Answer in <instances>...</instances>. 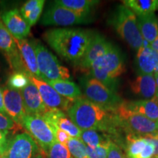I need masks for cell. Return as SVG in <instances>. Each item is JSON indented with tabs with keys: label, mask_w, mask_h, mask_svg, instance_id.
Returning <instances> with one entry per match:
<instances>
[{
	"label": "cell",
	"mask_w": 158,
	"mask_h": 158,
	"mask_svg": "<svg viewBox=\"0 0 158 158\" xmlns=\"http://www.w3.org/2000/svg\"><path fill=\"white\" fill-rule=\"evenodd\" d=\"M94 34L81 28H57L46 31L43 37L61 58L76 64L84 56Z\"/></svg>",
	"instance_id": "1"
},
{
	"label": "cell",
	"mask_w": 158,
	"mask_h": 158,
	"mask_svg": "<svg viewBox=\"0 0 158 158\" xmlns=\"http://www.w3.org/2000/svg\"><path fill=\"white\" fill-rule=\"evenodd\" d=\"M67 112L71 121L81 130H94L112 133L118 127L114 111L104 109L85 97L75 100Z\"/></svg>",
	"instance_id": "2"
},
{
	"label": "cell",
	"mask_w": 158,
	"mask_h": 158,
	"mask_svg": "<svg viewBox=\"0 0 158 158\" xmlns=\"http://www.w3.org/2000/svg\"><path fill=\"white\" fill-rule=\"evenodd\" d=\"M125 72L123 55L117 47L113 46L97 59L89 70V76L102 82L110 89L116 92V78Z\"/></svg>",
	"instance_id": "3"
},
{
	"label": "cell",
	"mask_w": 158,
	"mask_h": 158,
	"mask_svg": "<svg viewBox=\"0 0 158 158\" xmlns=\"http://www.w3.org/2000/svg\"><path fill=\"white\" fill-rule=\"evenodd\" d=\"M108 23L135 51L143 45V38L138 27L137 16L124 5H119L112 11Z\"/></svg>",
	"instance_id": "4"
},
{
	"label": "cell",
	"mask_w": 158,
	"mask_h": 158,
	"mask_svg": "<svg viewBox=\"0 0 158 158\" xmlns=\"http://www.w3.org/2000/svg\"><path fill=\"white\" fill-rule=\"evenodd\" d=\"M80 83L85 98L104 109L114 111L123 102L116 92L92 77H82Z\"/></svg>",
	"instance_id": "5"
},
{
	"label": "cell",
	"mask_w": 158,
	"mask_h": 158,
	"mask_svg": "<svg viewBox=\"0 0 158 158\" xmlns=\"http://www.w3.org/2000/svg\"><path fill=\"white\" fill-rule=\"evenodd\" d=\"M37 55V65L40 78L45 81L55 80L68 81L71 78L70 71L62 66L58 59L39 41H31Z\"/></svg>",
	"instance_id": "6"
},
{
	"label": "cell",
	"mask_w": 158,
	"mask_h": 158,
	"mask_svg": "<svg viewBox=\"0 0 158 158\" xmlns=\"http://www.w3.org/2000/svg\"><path fill=\"white\" fill-rule=\"evenodd\" d=\"M114 112L118 126L129 134L137 136L158 134L157 122L130 111L124 107L122 102Z\"/></svg>",
	"instance_id": "7"
},
{
	"label": "cell",
	"mask_w": 158,
	"mask_h": 158,
	"mask_svg": "<svg viewBox=\"0 0 158 158\" xmlns=\"http://www.w3.org/2000/svg\"><path fill=\"white\" fill-rule=\"evenodd\" d=\"M92 21L89 15L77 13L54 3L47 9L41 19V23L43 25L57 27L85 24Z\"/></svg>",
	"instance_id": "8"
},
{
	"label": "cell",
	"mask_w": 158,
	"mask_h": 158,
	"mask_svg": "<svg viewBox=\"0 0 158 158\" xmlns=\"http://www.w3.org/2000/svg\"><path fill=\"white\" fill-rule=\"evenodd\" d=\"M22 127L27 130L29 135L45 154L51 144L56 141L52 128L42 116L27 115Z\"/></svg>",
	"instance_id": "9"
},
{
	"label": "cell",
	"mask_w": 158,
	"mask_h": 158,
	"mask_svg": "<svg viewBox=\"0 0 158 158\" xmlns=\"http://www.w3.org/2000/svg\"><path fill=\"white\" fill-rule=\"evenodd\" d=\"M29 80L38 89L45 106L48 109H58L68 111L74 101L60 95L51 85L43 79L29 76Z\"/></svg>",
	"instance_id": "10"
},
{
	"label": "cell",
	"mask_w": 158,
	"mask_h": 158,
	"mask_svg": "<svg viewBox=\"0 0 158 158\" xmlns=\"http://www.w3.org/2000/svg\"><path fill=\"white\" fill-rule=\"evenodd\" d=\"M39 152L35 140L28 133H22L10 140L5 153L8 158H32Z\"/></svg>",
	"instance_id": "11"
},
{
	"label": "cell",
	"mask_w": 158,
	"mask_h": 158,
	"mask_svg": "<svg viewBox=\"0 0 158 158\" xmlns=\"http://www.w3.org/2000/svg\"><path fill=\"white\" fill-rule=\"evenodd\" d=\"M5 113L17 124L22 126L27 116L21 91L7 87L2 91Z\"/></svg>",
	"instance_id": "12"
},
{
	"label": "cell",
	"mask_w": 158,
	"mask_h": 158,
	"mask_svg": "<svg viewBox=\"0 0 158 158\" xmlns=\"http://www.w3.org/2000/svg\"><path fill=\"white\" fill-rule=\"evenodd\" d=\"M0 51L5 55L6 59L13 70L25 73L14 38L5 27L1 18H0Z\"/></svg>",
	"instance_id": "13"
},
{
	"label": "cell",
	"mask_w": 158,
	"mask_h": 158,
	"mask_svg": "<svg viewBox=\"0 0 158 158\" xmlns=\"http://www.w3.org/2000/svg\"><path fill=\"white\" fill-rule=\"evenodd\" d=\"M112 46L113 44L108 42L106 37L95 33L87 51L82 59L76 64V67L81 72L89 73L92 64L99 57L106 54Z\"/></svg>",
	"instance_id": "14"
},
{
	"label": "cell",
	"mask_w": 158,
	"mask_h": 158,
	"mask_svg": "<svg viewBox=\"0 0 158 158\" xmlns=\"http://www.w3.org/2000/svg\"><path fill=\"white\" fill-rule=\"evenodd\" d=\"M1 19L13 38L26 39L30 34L31 27L19 10L13 9L5 12L2 15Z\"/></svg>",
	"instance_id": "15"
},
{
	"label": "cell",
	"mask_w": 158,
	"mask_h": 158,
	"mask_svg": "<svg viewBox=\"0 0 158 158\" xmlns=\"http://www.w3.org/2000/svg\"><path fill=\"white\" fill-rule=\"evenodd\" d=\"M14 40L19 49L20 57L26 73L28 76L40 78L36 52L32 43L27 39L18 40L14 38Z\"/></svg>",
	"instance_id": "16"
},
{
	"label": "cell",
	"mask_w": 158,
	"mask_h": 158,
	"mask_svg": "<svg viewBox=\"0 0 158 158\" xmlns=\"http://www.w3.org/2000/svg\"><path fill=\"white\" fill-rule=\"evenodd\" d=\"M27 115L42 116L48 108L45 106L38 89L32 83L21 90Z\"/></svg>",
	"instance_id": "17"
},
{
	"label": "cell",
	"mask_w": 158,
	"mask_h": 158,
	"mask_svg": "<svg viewBox=\"0 0 158 158\" xmlns=\"http://www.w3.org/2000/svg\"><path fill=\"white\" fill-rule=\"evenodd\" d=\"M136 67L140 75H155L158 65V54L151 47H141L137 51Z\"/></svg>",
	"instance_id": "18"
},
{
	"label": "cell",
	"mask_w": 158,
	"mask_h": 158,
	"mask_svg": "<svg viewBox=\"0 0 158 158\" xmlns=\"http://www.w3.org/2000/svg\"><path fill=\"white\" fill-rule=\"evenodd\" d=\"M132 92L144 100H151L158 96V89L154 75H139L130 82Z\"/></svg>",
	"instance_id": "19"
},
{
	"label": "cell",
	"mask_w": 158,
	"mask_h": 158,
	"mask_svg": "<svg viewBox=\"0 0 158 158\" xmlns=\"http://www.w3.org/2000/svg\"><path fill=\"white\" fill-rule=\"evenodd\" d=\"M124 106L130 111L141 114L152 120L158 121V96L151 100L122 102Z\"/></svg>",
	"instance_id": "20"
},
{
	"label": "cell",
	"mask_w": 158,
	"mask_h": 158,
	"mask_svg": "<svg viewBox=\"0 0 158 158\" xmlns=\"http://www.w3.org/2000/svg\"><path fill=\"white\" fill-rule=\"evenodd\" d=\"M137 23L143 40L150 44L153 43L158 37V20L155 13L137 17Z\"/></svg>",
	"instance_id": "21"
},
{
	"label": "cell",
	"mask_w": 158,
	"mask_h": 158,
	"mask_svg": "<svg viewBox=\"0 0 158 158\" xmlns=\"http://www.w3.org/2000/svg\"><path fill=\"white\" fill-rule=\"evenodd\" d=\"M45 82L51 85L60 95L72 101H75L82 97L81 90L79 86L69 80L48 81Z\"/></svg>",
	"instance_id": "22"
},
{
	"label": "cell",
	"mask_w": 158,
	"mask_h": 158,
	"mask_svg": "<svg viewBox=\"0 0 158 158\" xmlns=\"http://www.w3.org/2000/svg\"><path fill=\"white\" fill-rule=\"evenodd\" d=\"M122 3L137 17L154 14L158 10V0H124Z\"/></svg>",
	"instance_id": "23"
},
{
	"label": "cell",
	"mask_w": 158,
	"mask_h": 158,
	"mask_svg": "<svg viewBox=\"0 0 158 158\" xmlns=\"http://www.w3.org/2000/svg\"><path fill=\"white\" fill-rule=\"evenodd\" d=\"M100 2L94 0H56L54 3L80 14L89 15L90 12Z\"/></svg>",
	"instance_id": "24"
},
{
	"label": "cell",
	"mask_w": 158,
	"mask_h": 158,
	"mask_svg": "<svg viewBox=\"0 0 158 158\" xmlns=\"http://www.w3.org/2000/svg\"><path fill=\"white\" fill-rule=\"evenodd\" d=\"M127 141V158H138L148 143L145 138L133 134H128Z\"/></svg>",
	"instance_id": "25"
},
{
	"label": "cell",
	"mask_w": 158,
	"mask_h": 158,
	"mask_svg": "<svg viewBox=\"0 0 158 158\" xmlns=\"http://www.w3.org/2000/svg\"><path fill=\"white\" fill-rule=\"evenodd\" d=\"M80 139L90 147H96L111 141L109 138H106V136L101 135L94 130H82Z\"/></svg>",
	"instance_id": "26"
},
{
	"label": "cell",
	"mask_w": 158,
	"mask_h": 158,
	"mask_svg": "<svg viewBox=\"0 0 158 158\" xmlns=\"http://www.w3.org/2000/svg\"><path fill=\"white\" fill-rule=\"evenodd\" d=\"M29 76L21 71H15L8 79L9 87L16 90H22L30 84Z\"/></svg>",
	"instance_id": "27"
},
{
	"label": "cell",
	"mask_w": 158,
	"mask_h": 158,
	"mask_svg": "<svg viewBox=\"0 0 158 158\" xmlns=\"http://www.w3.org/2000/svg\"><path fill=\"white\" fill-rule=\"evenodd\" d=\"M73 158H89L86 154V146L79 138H71L67 143Z\"/></svg>",
	"instance_id": "28"
},
{
	"label": "cell",
	"mask_w": 158,
	"mask_h": 158,
	"mask_svg": "<svg viewBox=\"0 0 158 158\" xmlns=\"http://www.w3.org/2000/svg\"><path fill=\"white\" fill-rule=\"evenodd\" d=\"M46 154L48 158H73L68 147L57 141L51 144Z\"/></svg>",
	"instance_id": "29"
},
{
	"label": "cell",
	"mask_w": 158,
	"mask_h": 158,
	"mask_svg": "<svg viewBox=\"0 0 158 158\" xmlns=\"http://www.w3.org/2000/svg\"><path fill=\"white\" fill-rule=\"evenodd\" d=\"M110 143L111 141L96 147H90L86 146V150L88 157L89 158H107Z\"/></svg>",
	"instance_id": "30"
},
{
	"label": "cell",
	"mask_w": 158,
	"mask_h": 158,
	"mask_svg": "<svg viewBox=\"0 0 158 158\" xmlns=\"http://www.w3.org/2000/svg\"><path fill=\"white\" fill-rule=\"evenodd\" d=\"M22 126L17 124L7 114L0 112V130H18L21 129Z\"/></svg>",
	"instance_id": "31"
},
{
	"label": "cell",
	"mask_w": 158,
	"mask_h": 158,
	"mask_svg": "<svg viewBox=\"0 0 158 158\" xmlns=\"http://www.w3.org/2000/svg\"><path fill=\"white\" fill-rule=\"evenodd\" d=\"M45 5V1L44 0H40L38 5L33 10L32 12L29 14V17L26 19V21L28 22L30 27H32L33 25H35L40 17L41 13H42V11L43 10V7H44Z\"/></svg>",
	"instance_id": "32"
},
{
	"label": "cell",
	"mask_w": 158,
	"mask_h": 158,
	"mask_svg": "<svg viewBox=\"0 0 158 158\" xmlns=\"http://www.w3.org/2000/svg\"><path fill=\"white\" fill-rule=\"evenodd\" d=\"M40 2V0H29L21 7V10H20V13L25 19H27L29 17V14L32 12L33 10L38 5Z\"/></svg>",
	"instance_id": "33"
},
{
	"label": "cell",
	"mask_w": 158,
	"mask_h": 158,
	"mask_svg": "<svg viewBox=\"0 0 158 158\" xmlns=\"http://www.w3.org/2000/svg\"><path fill=\"white\" fill-rule=\"evenodd\" d=\"M107 158H127L124 155L122 149L118 147L117 144L111 143L110 144L109 149H108V154Z\"/></svg>",
	"instance_id": "34"
},
{
	"label": "cell",
	"mask_w": 158,
	"mask_h": 158,
	"mask_svg": "<svg viewBox=\"0 0 158 158\" xmlns=\"http://www.w3.org/2000/svg\"><path fill=\"white\" fill-rule=\"evenodd\" d=\"M54 133L56 141L59 142V143L62 144H64V145L67 146V143H68V141L71 138L70 136L66 132L59 129V128H56V129H54Z\"/></svg>",
	"instance_id": "35"
},
{
	"label": "cell",
	"mask_w": 158,
	"mask_h": 158,
	"mask_svg": "<svg viewBox=\"0 0 158 158\" xmlns=\"http://www.w3.org/2000/svg\"><path fill=\"white\" fill-rule=\"evenodd\" d=\"M9 131L7 130H0V154L3 155L5 152L6 149H7V144H8V136Z\"/></svg>",
	"instance_id": "36"
},
{
	"label": "cell",
	"mask_w": 158,
	"mask_h": 158,
	"mask_svg": "<svg viewBox=\"0 0 158 158\" xmlns=\"http://www.w3.org/2000/svg\"><path fill=\"white\" fill-rule=\"evenodd\" d=\"M141 137L145 138L150 143L153 144L154 147H155L154 157H158V134H156V135H147L141 136Z\"/></svg>",
	"instance_id": "37"
},
{
	"label": "cell",
	"mask_w": 158,
	"mask_h": 158,
	"mask_svg": "<svg viewBox=\"0 0 158 158\" xmlns=\"http://www.w3.org/2000/svg\"><path fill=\"white\" fill-rule=\"evenodd\" d=\"M0 112L1 113L5 114V107H4V101H3V94L2 92L0 89Z\"/></svg>",
	"instance_id": "38"
},
{
	"label": "cell",
	"mask_w": 158,
	"mask_h": 158,
	"mask_svg": "<svg viewBox=\"0 0 158 158\" xmlns=\"http://www.w3.org/2000/svg\"><path fill=\"white\" fill-rule=\"evenodd\" d=\"M150 46H151V48L154 49L155 51L158 52V37L155 40V41H154L153 43H152L151 44H150Z\"/></svg>",
	"instance_id": "39"
},
{
	"label": "cell",
	"mask_w": 158,
	"mask_h": 158,
	"mask_svg": "<svg viewBox=\"0 0 158 158\" xmlns=\"http://www.w3.org/2000/svg\"><path fill=\"white\" fill-rule=\"evenodd\" d=\"M32 158H43V155L42 154L40 153V152H39L37 153Z\"/></svg>",
	"instance_id": "40"
},
{
	"label": "cell",
	"mask_w": 158,
	"mask_h": 158,
	"mask_svg": "<svg viewBox=\"0 0 158 158\" xmlns=\"http://www.w3.org/2000/svg\"><path fill=\"white\" fill-rule=\"evenodd\" d=\"M154 76H155L156 84H157V89H158V74H155V75H154Z\"/></svg>",
	"instance_id": "41"
},
{
	"label": "cell",
	"mask_w": 158,
	"mask_h": 158,
	"mask_svg": "<svg viewBox=\"0 0 158 158\" xmlns=\"http://www.w3.org/2000/svg\"><path fill=\"white\" fill-rule=\"evenodd\" d=\"M0 158H8V157H7V155H6V153L5 152L3 155H2L1 156H0Z\"/></svg>",
	"instance_id": "42"
},
{
	"label": "cell",
	"mask_w": 158,
	"mask_h": 158,
	"mask_svg": "<svg viewBox=\"0 0 158 158\" xmlns=\"http://www.w3.org/2000/svg\"><path fill=\"white\" fill-rule=\"evenodd\" d=\"M155 74H158V65H157V69H156V70H155Z\"/></svg>",
	"instance_id": "43"
},
{
	"label": "cell",
	"mask_w": 158,
	"mask_h": 158,
	"mask_svg": "<svg viewBox=\"0 0 158 158\" xmlns=\"http://www.w3.org/2000/svg\"><path fill=\"white\" fill-rule=\"evenodd\" d=\"M152 158H158V157H152Z\"/></svg>",
	"instance_id": "44"
},
{
	"label": "cell",
	"mask_w": 158,
	"mask_h": 158,
	"mask_svg": "<svg viewBox=\"0 0 158 158\" xmlns=\"http://www.w3.org/2000/svg\"><path fill=\"white\" fill-rule=\"evenodd\" d=\"M157 127H158V121L157 122Z\"/></svg>",
	"instance_id": "45"
},
{
	"label": "cell",
	"mask_w": 158,
	"mask_h": 158,
	"mask_svg": "<svg viewBox=\"0 0 158 158\" xmlns=\"http://www.w3.org/2000/svg\"><path fill=\"white\" fill-rule=\"evenodd\" d=\"M0 156H1V154H0Z\"/></svg>",
	"instance_id": "46"
},
{
	"label": "cell",
	"mask_w": 158,
	"mask_h": 158,
	"mask_svg": "<svg viewBox=\"0 0 158 158\" xmlns=\"http://www.w3.org/2000/svg\"><path fill=\"white\" fill-rule=\"evenodd\" d=\"M157 54H158V52H157Z\"/></svg>",
	"instance_id": "47"
}]
</instances>
